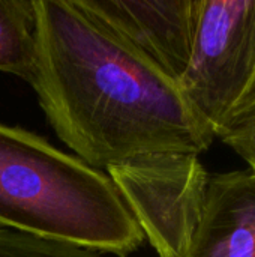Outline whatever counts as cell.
<instances>
[{"label":"cell","mask_w":255,"mask_h":257,"mask_svg":"<svg viewBox=\"0 0 255 257\" xmlns=\"http://www.w3.org/2000/svg\"><path fill=\"white\" fill-rule=\"evenodd\" d=\"M75 6L179 80L191 56L195 0H74Z\"/></svg>","instance_id":"5"},{"label":"cell","mask_w":255,"mask_h":257,"mask_svg":"<svg viewBox=\"0 0 255 257\" xmlns=\"http://www.w3.org/2000/svg\"><path fill=\"white\" fill-rule=\"evenodd\" d=\"M107 175L159 257H180L198 226L209 173L194 154H147Z\"/></svg>","instance_id":"4"},{"label":"cell","mask_w":255,"mask_h":257,"mask_svg":"<svg viewBox=\"0 0 255 257\" xmlns=\"http://www.w3.org/2000/svg\"><path fill=\"white\" fill-rule=\"evenodd\" d=\"M177 83L216 136L255 92V0H195L191 56Z\"/></svg>","instance_id":"3"},{"label":"cell","mask_w":255,"mask_h":257,"mask_svg":"<svg viewBox=\"0 0 255 257\" xmlns=\"http://www.w3.org/2000/svg\"><path fill=\"white\" fill-rule=\"evenodd\" d=\"M180 257H255V173L209 175L203 212Z\"/></svg>","instance_id":"6"},{"label":"cell","mask_w":255,"mask_h":257,"mask_svg":"<svg viewBox=\"0 0 255 257\" xmlns=\"http://www.w3.org/2000/svg\"><path fill=\"white\" fill-rule=\"evenodd\" d=\"M33 0H0V72L32 83L36 69Z\"/></svg>","instance_id":"7"},{"label":"cell","mask_w":255,"mask_h":257,"mask_svg":"<svg viewBox=\"0 0 255 257\" xmlns=\"http://www.w3.org/2000/svg\"><path fill=\"white\" fill-rule=\"evenodd\" d=\"M30 83L56 136L93 169L147 154L206 152L216 139L177 80L74 0H33Z\"/></svg>","instance_id":"1"},{"label":"cell","mask_w":255,"mask_h":257,"mask_svg":"<svg viewBox=\"0 0 255 257\" xmlns=\"http://www.w3.org/2000/svg\"><path fill=\"white\" fill-rule=\"evenodd\" d=\"M0 257H102V254L71 242L0 227Z\"/></svg>","instance_id":"8"},{"label":"cell","mask_w":255,"mask_h":257,"mask_svg":"<svg viewBox=\"0 0 255 257\" xmlns=\"http://www.w3.org/2000/svg\"><path fill=\"white\" fill-rule=\"evenodd\" d=\"M255 173V92L216 134Z\"/></svg>","instance_id":"9"},{"label":"cell","mask_w":255,"mask_h":257,"mask_svg":"<svg viewBox=\"0 0 255 257\" xmlns=\"http://www.w3.org/2000/svg\"><path fill=\"white\" fill-rule=\"evenodd\" d=\"M0 227L129 257L144 236L102 170L0 122Z\"/></svg>","instance_id":"2"}]
</instances>
